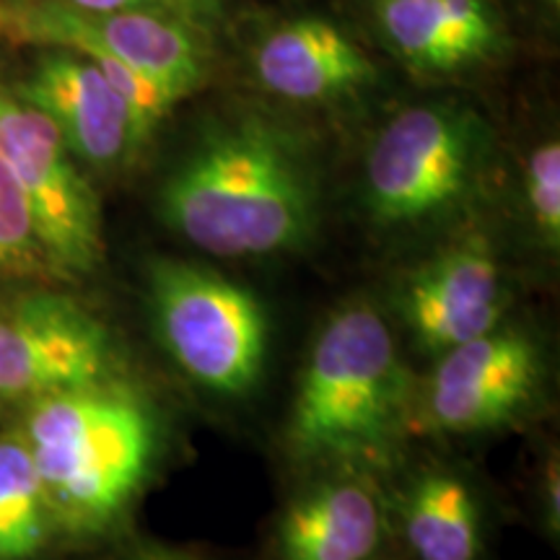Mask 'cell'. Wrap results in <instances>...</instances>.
I'll return each instance as SVG.
<instances>
[{
    "label": "cell",
    "instance_id": "obj_1",
    "mask_svg": "<svg viewBox=\"0 0 560 560\" xmlns=\"http://www.w3.org/2000/svg\"><path fill=\"white\" fill-rule=\"evenodd\" d=\"M161 215L192 247L262 257L301 247L314 226L304 166L262 122L208 136L161 190Z\"/></svg>",
    "mask_w": 560,
    "mask_h": 560
},
{
    "label": "cell",
    "instance_id": "obj_2",
    "mask_svg": "<svg viewBox=\"0 0 560 560\" xmlns=\"http://www.w3.org/2000/svg\"><path fill=\"white\" fill-rule=\"evenodd\" d=\"M21 436L52 520L94 532L120 514L149 470L153 420L143 402L100 382L39 397Z\"/></svg>",
    "mask_w": 560,
    "mask_h": 560
},
{
    "label": "cell",
    "instance_id": "obj_3",
    "mask_svg": "<svg viewBox=\"0 0 560 560\" xmlns=\"http://www.w3.org/2000/svg\"><path fill=\"white\" fill-rule=\"evenodd\" d=\"M405 405V369L387 322L350 304L314 340L289 423L296 457L380 450Z\"/></svg>",
    "mask_w": 560,
    "mask_h": 560
},
{
    "label": "cell",
    "instance_id": "obj_4",
    "mask_svg": "<svg viewBox=\"0 0 560 560\" xmlns=\"http://www.w3.org/2000/svg\"><path fill=\"white\" fill-rule=\"evenodd\" d=\"M159 338L190 380L219 395L255 387L268 350V319L255 293L190 262L151 265Z\"/></svg>",
    "mask_w": 560,
    "mask_h": 560
},
{
    "label": "cell",
    "instance_id": "obj_5",
    "mask_svg": "<svg viewBox=\"0 0 560 560\" xmlns=\"http://www.w3.org/2000/svg\"><path fill=\"white\" fill-rule=\"evenodd\" d=\"M480 125L467 109L423 104L376 136L366 161V198L376 221L412 223L452 208L470 187Z\"/></svg>",
    "mask_w": 560,
    "mask_h": 560
},
{
    "label": "cell",
    "instance_id": "obj_6",
    "mask_svg": "<svg viewBox=\"0 0 560 560\" xmlns=\"http://www.w3.org/2000/svg\"><path fill=\"white\" fill-rule=\"evenodd\" d=\"M0 159L30 206L47 262L62 272L94 270L104 252L100 200L58 128L5 86H0Z\"/></svg>",
    "mask_w": 560,
    "mask_h": 560
},
{
    "label": "cell",
    "instance_id": "obj_7",
    "mask_svg": "<svg viewBox=\"0 0 560 560\" xmlns=\"http://www.w3.org/2000/svg\"><path fill=\"white\" fill-rule=\"evenodd\" d=\"M0 30L16 39L60 45L73 52H107L151 81L172 104L202 81L198 42L185 26L153 11L89 13L52 0L0 9Z\"/></svg>",
    "mask_w": 560,
    "mask_h": 560
},
{
    "label": "cell",
    "instance_id": "obj_8",
    "mask_svg": "<svg viewBox=\"0 0 560 560\" xmlns=\"http://www.w3.org/2000/svg\"><path fill=\"white\" fill-rule=\"evenodd\" d=\"M109 335L66 296L37 293L0 304V400H39L107 376Z\"/></svg>",
    "mask_w": 560,
    "mask_h": 560
},
{
    "label": "cell",
    "instance_id": "obj_9",
    "mask_svg": "<svg viewBox=\"0 0 560 560\" xmlns=\"http://www.w3.org/2000/svg\"><path fill=\"white\" fill-rule=\"evenodd\" d=\"M540 382V355L520 330H490L441 353L429 412L441 431H486L527 408Z\"/></svg>",
    "mask_w": 560,
    "mask_h": 560
},
{
    "label": "cell",
    "instance_id": "obj_10",
    "mask_svg": "<svg viewBox=\"0 0 560 560\" xmlns=\"http://www.w3.org/2000/svg\"><path fill=\"white\" fill-rule=\"evenodd\" d=\"M13 94L50 120L75 159L117 164L140 145L128 104L83 55L50 52Z\"/></svg>",
    "mask_w": 560,
    "mask_h": 560
},
{
    "label": "cell",
    "instance_id": "obj_11",
    "mask_svg": "<svg viewBox=\"0 0 560 560\" xmlns=\"http://www.w3.org/2000/svg\"><path fill=\"white\" fill-rule=\"evenodd\" d=\"M402 304L418 342L433 353L495 330L503 289L493 252L482 240L454 244L412 272Z\"/></svg>",
    "mask_w": 560,
    "mask_h": 560
},
{
    "label": "cell",
    "instance_id": "obj_12",
    "mask_svg": "<svg viewBox=\"0 0 560 560\" xmlns=\"http://www.w3.org/2000/svg\"><path fill=\"white\" fill-rule=\"evenodd\" d=\"M262 86L293 102H325L363 86L374 75L366 55L322 19L280 26L255 55Z\"/></svg>",
    "mask_w": 560,
    "mask_h": 560
},
{
    "label": "cell",
    "instance_id": "obj_13",
    "mask_svg": "<svg viewBox=\"0 0 560 560\" xmlns=\"http://www.w3.org/2000/svg\"><path fill=\"white\" fill-rule=\"evenodd\" d=\"M376 21L402 60L450 73L499 45V21L486 0H376Z\"/></svg>",
    "mask_w": 560,
    "mask_h": 560
},
{
    "label": "cell",
    "instance_id": "obj_14",
    "mask_svg": "<svg viewBox=\"0 0 560 560\" xmlns=\"http://www.w3.org/2000/svg\"><path fill=\"white\" fill-rule=\"evenodd\" d=\"M382 529L380 503L366 488L350 482L317 488L280 516L278 560H371Z\"/></svg>",
    "mask_w": 560,
    "mask_h": 560
},
{
    "label": "cell",
    "instance_id": "obj_15",
    "mask_svg": "<svg viewBox=\"0 0 560 560\" xmlns=\"http://www.w3.org/2000/svg\"><path fill=\"white\" fill-rule=\"evenodd\" d=\"M405 537L418 560H478L480 511L452 475H425L405 503Z\"/></svg>",
    "mask_w": 560,
    "mask_h": 560
},
{
    "label": "cell",
    "instance_id": "obj_16",
    "mask_svg": "<svg viewBox=\"0 0 560 560\" xmlns=\"http://www.w3.org/2000/svg\"><path fill=\"white\" fill-rule=\"evenodd\" d=\"M52 511L21 433L0 439V560H30L45 548Z\"/></svg>",
    "mask_w": 560,
    "mask_h": 560
},
{
    "label": "cell",
    "instance_id": "obj_17",
    "mask_svg": "<svg viewBox=\"0 0 560 560\" xmlns=\"http://www.w3.org/2000/svg\"><path fill=\"white\" fill-rule=\"evenodd\" d=\"M47 265L30 206L0 159V278L30 276Z\"/></svg>",
    "mask_w": 560,
    "mask_h": 560
},
{
    "label": "cell",
    "instance_id": "obj_18",
    "mask_svg": "<svg viewBox=\"0 0 560 560\" xmlns=\"http://www.w3.org/2000/svg\"><path fill=\"white\" fill-rule=\"evenodd\" d=\"M524 190L532 210V221L540 229L548 247L558 249L560 242V145L548 140L535 149L524 170Z\"/></svg>",
    "mask_w": 560,
    "mask_h": 560
},
{
    "label": "cell",
    "instance_id": "obj_19",
    "mask_svg": "<svg viewBox=\"0 0 560 560\" xmlns=\"http://www.w3.org/2000/svg\"><path fill=\"white\" fill-rule=\"evenodd\" d=\"M560 478H558V462L552 459L548 465V472H545L542 480V511H545V527L552 532V537H558L560 529Z\"/></svg>",
    "mask_w": 560,
    "mask_h": 560
},
{
    "label": "cell",
    "instance_id": "obj_20",
    "mask_svg": "<svg viewBox=\"0 0 560 560\" xmlns=\"http://www.w3.org/2000/svg\"><path fill=\"white\" fill-rule=\"evenodd\" d=\"M89 13H112V11H149L153 3H172V0H60Z\"/></svg>",
    "mask_w": 560,
    "mask_h": 560
},
{
    "label": "cell",
    "instance_id": "obj_21",
    "mask_svg": "<svg viewBox=\"0 0 560 560\" xmlns=\"http://www.w3.org/2000/svg\"><path fill=\"white\" fill-rule=\"evenodd\" d=\"M132 560H192V558H185V556H174V552H149V556H138Z\"/></svg>",
    "mask_w": 560,
    "mask_h": 560
}]
</instances>
